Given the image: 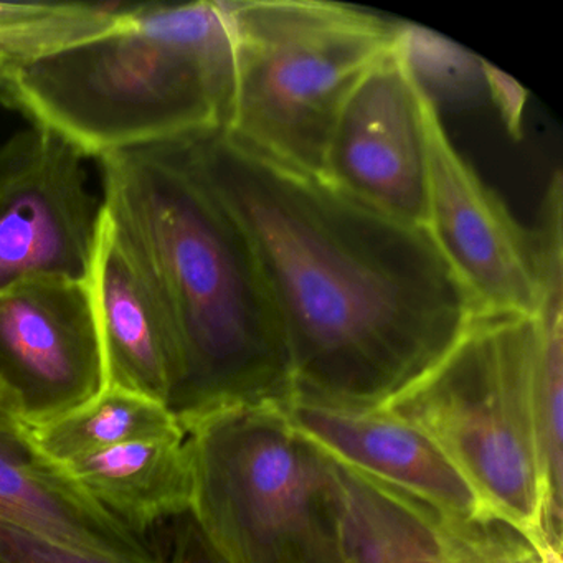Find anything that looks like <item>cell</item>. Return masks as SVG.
Here are the masks:
<instances>
[{"instance_id":"1","label":"cell","mask_w":563,"mask_h":563,"mask_svg":"<svg viewBox=\"0 0 563 563\" xmlns=\"http://www.w3.org/2000/svg\"><path fill=\"white\" fill-rule=\"evenodd\" d=\"M174 143L255 258L282 328L291 404L382 410L481 314L427 229L229 131Z\"/></svg>"},{"instance_id":"2","label":"cell","mask_w":563,"mask_h":563,"mask_svg":"<svg viewBox=\"0 0 563 563\" xmlns=\"http://www.w3.org/2000/svg\"><path fill=\"white\" fill-rule=\"evenodd\" d=\"M103 210L159 301L180 427L213 411L291 404L282 328L240 230L174 141L100 157Z\"/></svg>"},{"instance_id":"3","label":"cell","mask_w":563,"mask_h":563,"mask_svg":"<svg viewBox=\"0 0 563 563\" xmlns=\"http://www.w3.org/2000/svg\"><path fill=\"white\" fill-rule=\"evenodd\" d=\"M235 52L225 0L131 5L100 37L12 71L11 104L97 157L225 130Z\"/></svg>"},{"instance_id":"4","label":"cell","mask_w":563,"mask_h":563,"mask_svg":"<svg viewBox=\"0 0 563 563\" xmlns=\"http://www.w3.org/2000/svg\"><path fill=\"white\" fill-rule=\"evenodd\" d=\"M286 407L227 408L184 427L190 512L229 563H349L338 464Z\"/></svg>"},{"instance_id":"5","label":"cell","mask_w":563,"mask_h":563,"mask_svg":"<svg viewBox=\"0 0 563 563\" xmlns=\"http://www.w3.org/2000/svg\"><path fill=\"white\" fill-rule=\"evenodd\" d=\"M235 52L229 131L292 169L324 177L335 121L401 24L338 2L225 0Z\"/></svg>"},{"instance_id":"6","label":"cell","mask_w":563,"mask_h":563,"mask_svg":"<svg viewBox=\"0 0 563 563\" xmlns=\"http://www.w3.org/2000/svg\"><path fill=\"white\" fill-rule=\"evenodd\" d=\"M539 364L536 316L481 312L428 374L382 410L430 434L494 516L549 550L537 446Z\"/></svg>"},{"instance_id":"7","label":"cell","mask_w":563,"mask_h":563,"mask_svg":"<svg viewBox=\"0 0 563 563\" xmlns=\"http://www.w3.org/2000/svg\"><path fill=\"white\" fill-rule=\"evenodd\" d=\"M87 157L32 124L0 146V292L38 279L88 282L103 203Z\"/></svg>"},{"instance_id":"8","label":"cell","mask_w":563,"mask_h":563,"mask_svg":"<svg viewBox=\"0 0 563 563\" xmlns=\"http://www.w3.org/2000/svg\"><path fill=\"white\" fill-rule=\"evenodd\" d=\"M428 225L479 312L536 316L542 273L536 235L523 229L448 136L437 101L421 88Z\"/></svg>"},{"instance_id":"9","label":"cell","mask_w":563,"mask_h":563,"mask_svg":"<svg viewBox=\"0 0 563 563\" xmlns=\"http://www.w3.org/2000/svg\"><path fill=\"white\" fill-rule=\"evenodd\" d=\"M104 388L88 282L38 279L0 292V394L19 423H47Z\"/></svg>"},{"instance_id":"10","label":"cell","mask_w":563,"mask_h":563,"mask_svg":"<svg viewBox=\"0 0 563 563\" xmlns=\"http://www.w3.org/2000/svg\"><path fill=\"white\" fill-rule=\"evenodd\" d=\"M324 177L372 209L427 229L421 87L397 45L365 71L345 100Z\"/></svg>"},{"instance_id":"11","label":"cell","mask_w":563,"mask_h":563,"mask_svg":"<svg viewBox=\"0 0 563 563\" xmlns=\"http://www.w3.org/2000/svg\"><path fill=\"white\" fill-rule=\"evenodd\" d=\"M292 423L329 456L470 529L494 516L453 461L417 424L387 410L351 411L292 401Z\"/></svg>"},{"instance_id":"12","label":"cell","mask_w":563,"mask_h":563,"mask_svg":"<svg viewBox=\"0 0 563 563\" xmlns=\"http://www.w3.org/2000/svg\"><path fill=\"white\" fill-rule=\"evenodd\" d=\"M0 522L113 563H164L98 506L18 420L0 421Z\"/></svg>"},{"instance_id":"13","label":"cell","mask_w":563,"mask_h":563,"mask_svg":"<svg viewBox=\"0 0 563 563\" xmlns=\"http://www.w3.org/2000/svg\"><path fill=\"white\" fill-rule=\"evenodd\" d=\"M88 286L100 325L107 387L167 407L177 375L173 331L104 210Z\"/></svg>"},{"instance_id":"14","label":"cell","mask_w":563,"mask_h":563,"mask_svg":"<svg viewBox=\"0 0 563 563\" xmlns=\"http://www.w3.org/2000/svg\"><path fill=\"white\" fill-rule=\"evenodd\" d=\"M335 464L349 563H483L516 533L503 519L471 529L451 526L417 500Z\"/></svg>"},{"instance_id":"15","label":"cell","mask_w":563,"mask_h":563,"mask_svg":"<svg viewBox=\"0 0 563 563\" xmlns=\"http://www.w3.org/2000/svg\"><path fill=\"white\" fill-rule=\"evenodd\" d=\"M62 466L98 506L143 539L151 527L170 522L192 506L186 431L121 444Z\"/></svg>"},{"instance_id":"16","label":"cell","mask_w":563,"mask_h":563,"mask_svg":"<svg viewBox=\"0 0 563 563\" xmlns=\"http://www.w3.org/2000/svg\"><path fill=\"white\" fill-rule=\"evenodd\" d=\"M55 463L151 438L183 433L169 408L123 388L107 387L88 404L37 427H25Z\"/></svg>"},{"instance_id":"17","label":"cell","mask_w":563,"mask_h":563,"mask_svg":"<svg viewBox=\"0 0 563 563\" xmlns=\"http://www.w3.org/2000/svg\"><path fill=\"white\" fill-rule=\"evenodd\" d=\"M540 364L537 380V446L542 477V539L562 556L563 520V283L542 289L539 311Z\"/></svg>"},{"instance_id":"18","label":"cell","mask_w":563,"mask_h":563,"mask_svg":"<svg viewBox=\"0 0 563 563\" xmlns=\"http://www.w3.org/2000/svg\"><path fill=\"white\" fill-rule=\"evenodd\" d=\"M131 5L0 2V64L12 71L113 31Z\"/></svg>"},{"instance_id":"19","label":"cell","mask_w":563,"mask_h":563,"mask_svg":"<svg viewBox=\"0 0 563 563\" xmlns=\"http://www.w3.org/2000/svg\"><path fill=\"white\" fill-rule=\"evenodd\" d=\"M0 563H113L0 522ZM164 563H229L207 539L192 512L173 519Z\"/></svg>"},{"instance_id":"20","label":"cell","mask_w":563,"mask_h":563,"mask_svg":"<svg viewBox=\"0 0 563 563\" xmlns=\"http://www.w3.org/2000/svg\"><path fill=\"white\" fill-rule=\"evenodd\" d=\"M397 47L421 88H456L481 77V58L427 29L401 24Z\"/></svg>"},{"instance_id":"21","label":"cell","mask_w":563,"mask_h":563,"mask_svg":"<svg viewBox=\"0 0 563 563\" xmlns=\"http://www.w3.org/2000/svg\"><path fill=\"white\" fill-rule=\"evenodd\" d=\"M481 77L489 88L490 98L503 118L507 133L516 140H520L522 137L523 110H526L529 91L483 58H481Z\"/></svg>"},{"instance_id":"22","label":"cell","mask_w":563,"mask_h":563,"mask_svg":"<svg viewBox=\"0 0 563 563\" xmlns=\"http://www.w3.org/2000/svg\"><path fill=\"white\" fill-rule=\"evenodd\" d=\"M484 563H562V556L553 555L539 543L523 542L506 552L494 555Z\"/></svg>"},{"instance_id":"23","label":"cell","mask_w":563,"mask_h":563,"mask_svg":"<svg viewBox=\"0 0 563 563\" xmlns=\"http://www.w3.org/2000/svg\"><path fill=\"white\" fill-rule=\"evenodd\" d=\"M15 420L14 415L9 410L8 404H5L4 397L0 394V421Z\"/></svg>"},{"instance_id":"24","label":"cell","mask_w":563,"mask_h":563,"mask_svg":"<svg viewBox=\"0 0 563 563\" xmlns=\"http://www.w3.org/2000/svg\"><path fill=\"white\" fill-rule=\"evenodd\" d=\"M12 70L5 65L0 64V90H4L5 84H8L9 77H11Z\"/></svg>"}]
</instances>
